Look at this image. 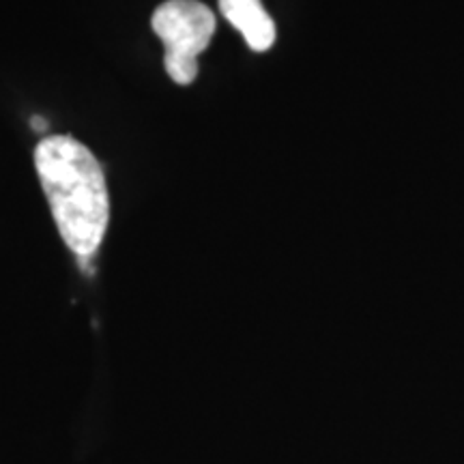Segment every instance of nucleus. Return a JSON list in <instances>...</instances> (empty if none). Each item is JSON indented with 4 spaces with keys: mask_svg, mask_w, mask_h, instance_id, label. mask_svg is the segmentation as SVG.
<instances>
[{
    "mask_svg": "<svg viewBox=\"0 0 464 464\" xmlns=\"http://www.w3.org/2000/svg\"><path fill=\"white\" fill-rule=\"evenodd\" d=\"M34 168L63 241L78 258H92L110 222L100 161L72 136H48L34 149Z\"/></svg>",
    "mask_w": 464,
    "mask_h": 464,
    "instance_id": "1",
    "label": "nucleus"
},
{
    "mask_svg": "<svg viewBox=\"0 0 464 464\" xmlns=\"http://www.w3.org/2000/svg\"><path fill=\"white\" fill-rule=\"evenodd\" d=\"M150 26L164 44V67L172 82H194L198 56L216 33V14L200 0H166L155 9Z\"/></svg>",
    "mask_w": 464,
    "mask_h": 464,
    "instance_id": "2",
    "label": "nucleus"
},
{
    "mask_svg": "<svg viewBox=\"0 0 464 464\" xmlns=\"http://www.w3.org/2000/svg\"><path fill=\"white\" fill-rule=\"evenodd\" d=\"M219 11L243 34L249 50L266 52L276 44V22L260 0H219Z\"/></svg>",
    "mask_w": 464,
    "mask_h": 464,
    "instance_id": "3",
    "label": "nucleus"
},
{
    "mask_svg": "<svg viewBox=\"0 0 464 464\" xmlns=\"http://www.w3.org/2000/svg\"><path fill=\"white\" fill-rule=\"evenodd\" d=\"M31 125H33V130L34 131H45L48 130V121H44V119H39V116H33V121H31Z\"/></svg>",
    "mask_w": 464,
    "mask_h": 464,
    "instance_id": "4",
    "label": "nucleus"
}]
</instances>
